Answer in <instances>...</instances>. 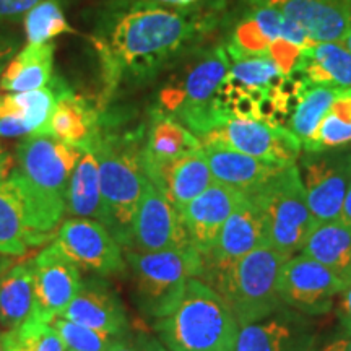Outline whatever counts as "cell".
I'll use <instances>...</instances> for the list:
<instances>
[{"mask_svg": "<svg viewBox=\"0 0 351 351\" xmlns=\"http://www.w3.org/2000/svg\"><path fill=\"white\" fill-rule=\"evenodd\" d=\"M218 25L219 12L208 8L104 5L90 36L101 67V109L106 111L122 86L145 85L195 54Z\"/></svg>", "mask_w": 351, "mask_h": 351, "instance_id": "cell-1", "label": "cell"}, {"mask_svg": "<svg viewBox=\"0 0 351 351\" xmlns=\"http://www.w3.org/2000/svg\"><path fill=\"white\" fill-rule=\"evenodd\" d=\"M145 129H122L116 114L103 112V132L95 153L99 166L103 218L122 247L130 244L132 228L148 178L143 168L142 150Z\"/></svg>", "mask_w": 351, "mask_h": 351, "instance_id": "cell-2", "label": "cell"}, {"mask_svg": "<svg viewBox=\"0 0 351 351\" xmlns=\"http://www.w3.org/2000/svg\"><path fill=\"white\" fill-rule=\"evenodd\" d=\"M168 351H234L241 326L217 289L189 280L173 311L153 322Z\"/></svg>", "mask_w": 351, "mask_h": 351, "instance_id": "cell-3", "label": "cell"}, {"mask_svg": "<svg viewBox=\"0 0 351 351\" xmlns=\"http://www.w3.org/2000/svg\"><path fill=\"white\" fill-rule=\"evenodd\" d=\"M65 204L41 194L19 169L0 181V254L20 257L54 239Z\"/></svg>", "mask_w": 351, "mask_h": 351, "instance_id": "cell-4", "label": "cell"}, {"mask_svg": "<svg viewBox=\"0 0 351 351\" xmlns=\"http://www.w3.org/2000/svg\"><path fill=\"white\" fill-rule=\"evenodd\" d=\"M124 252L134 302L152 322L171 313L189 280L204 274V257L194 247L158 252L125 249Z\"/></svg>", "mask_w": 351, "mask_h": 351, "instance_id": "cell-5", "label": "cell"}, {"mask_svg": "<svg viewBox=\"0 0 351 351\" xmlns=\"http://www.w3.org/2000/svg\"><path fill=\"white\" fill-rule=\"evenodd\" d=\"M289 257L262 244L230 269L205 276L204 282L217 289L234 313L239 326L265 319L282 307L278 278Z\"/></svg>", "mask_w": 351, "mask_h": 351, "instance_id": "cell-6", "label": "cell"}, {"mask_svg": "<svg viewBox=\"0 0 351 351\" xmlns=\"http://www.w3.org/2000/svg\"><path fill=\"white\" fill-rule=\"evenodd\" d=\"M187 129L205 145H217L282 166L296 165L302 145L287 127L243 119L210 104L191 119Z\"/></svg>", "mask_w": 351, "mask_h": 351, "instance_id": "cell-7", "label": "cell"}, {"mask_svg": "<svg viewBox=\"0 0 351 351\" xmlns=\"http://www.w3.org/2000/svg\"><path fill=\"white\" fill-rule=\"evenodd\" d=\"M247 197L261 213L267 244L287 257L300 254L317 221L307 205L298 165L285 166Z\"/></svg>", "mask_w": 351, "mask_h": 351, "instance_id": "cell-8", "label": "cell"}, {"mask_svg": "<svg viewBox=\"0 0 351 351\" xmlns=\"http://www.w3.org/2000/svg\"><path fill=\"white\" fill-rule=\"evenodd\" d=\"M230 67L231 59L225 44L197 52L195 59L184 67L181 75L173 77L161 88L156 108L181 119L189 112L210 106Z\"/></svg>", "mask_w": 351, "mask_h": 351, "instance_id": "cell-9", "label": "cell"}, {"mask_svg": "<svg viewBox=\"0 0 351 351\" xmlns=\"http://www.w3.org/2000/svg\"><path fill=\"white\" fill-rule=\"evenodd\" d=\"M52 244L88 275H124V247L98 219L67 218L57 228Z\"/></svg>", "mask_w": 351, "mask_h": 351, "instance_id": "cell-10", "label": "cell"}, {"mask_svg": "<svg viewBox=\"0 0 351 351\" xmlns=\"http://www.w3.org/2000/svg\"><path fill=\"white\" fill-rule=\"evenodd\" d=\"M296 165L315 221L339 219L351 184V147L304 152Z\"/></svg>", "mask_w": 351, "mask_h": 351, "instance_id": "cell-11", "label": "cell"}, {"mask_svg": "<svg viewBox=\"0 0 351 351\" xmlns=\"http://www.w3.org/2000/svg\"><path fill=\"white\" fill-rule=\"evenodd\" d=\"M343 287V280L302 252L283 263L278 278L282 304L309 317L330 313Z\"/></svg>", "mask_w": 351, "mask_h": 351, "instance_id": "cell-12", "label": "cell"}, {"mask_svg": "<svg viewBox=\"0 0 351 351\" xmlns=\"http://www.w3.org/2000/svg\"><path fill=\"white\" fill-rule=\"evenodd\" d=\"M82 150L49 135H33L16 145V169L49 199L64 202Z\"/></svg>", "mask_w": 351, "mask_h": 351, "instance_id": "cell-13", "label": "cell"}, {"mask_svg": "<svg viewBox=\"0 0 351 351\" xmlns=\"http://www.w3.org/2000/svg\"><path fill=\"white\" fill-rule=\"evenodd\" d=\"M33 271V320L51 324L64 314L82 287V270L52 241L29 258Z\"/></svg>", "mask_w": 351, "mask_h": 351, "instance_id": "cell-14", "label": "cell"}, {"mask_svg": "<svg viewBox=\"0 0 351 351\" xmlns=\"http://www.w3.org/2000/svg\"><path fill=\"white\" fill-rule=\"evenodd\" d=\"M192 247L181 213L152 181H147L135 213L129 251L158 252ZM125 251V249H124Z\"/></svg>", "mask_w": 351, "mask_h": 351, "instance_id": "cell-15", "label": "cell"}, {"mask_svg": "<svg viewBox=\"0 0 351 351\" xmlns=\"http://www.w3.org/2000/svg\"><path fill=\"white\" fill-rule=\"evenodd\" d=\"M319 339L309 315L282 306L265 319L241 327L234 351H317Z\"/></svg>", "mask_w": 351, "mask_h": 351, "instance_id": "cell-16", "label": "cell"}, {"mask_svg": "<svg viewBox=\"0 0 351 351\" xmlns=\"http://www.w3.org/2000/svg\"><path fill=\"white\" fill-rule=\"evenodd\" d=\"M62 317L114 339H124L132 333L124 302L104 276H83L82 287Z\"/></svg>", "mask_w": 351, "mask_h": 351, "instance_id": "cell-17", "label": "cell"}, {"mask_svg": "<svg viewBox=\"0 0 351 351\" xmlns=\"http://www.w3.org/2000/svg\"><path fill=\"white\" fill-rule=\"evenodd\" d=\"M262 244H267V239L261 213L254 202L244 195L223 225L212 251L204 256V274L200 280L230 269Z\"/></svg>", "mask_w": 351, "mask_h": 351, "instance_id": "cell-18", "label": "cell"}, {"mask_svg": "<svg viewBox=\"0 0 351 351\" xmlns=\"http://www.w3.org/2000/svg\"><path fill=\"white\" fill-rule=\"evenodd\" d=\"M103 109L98 101L77 93L64 80L57 95L47 135L82 152H95L103 132Z\"/></svg>", "mask_w": 351, "mask_h": 351, "instance_id": "cell-19", "label": "cell"}, {"mask_svg": "<svg viewBox=\"0 0 351 351\" xmlns=\"http://www.w3.org/2000/svg\"><path fill=\"white\" fill-rule=\"evenodd\" d=\"M62 78H52L49 85L25 93H0V137L20 138L47 135Z\"/></svg>", "mask_w": 351, "mask_h": 351, "instance_id": "cell-20", "label": "cell"}, {"mask_svg": "<svg viewBox=\"0 0 351 351\" xmlns=\"http://www.w3.org/2000/svg\"><path fill=\"white\" fill-rule=\"evenodd\" d=\"M243 197V192L236 189L213 182L207 191L202 192L181 210L189 241L202 257L212 251L223 225L238 207Z\"/></svg>", "mask_w": 351, "mask_h": 351, "instance_id": "cell-21", "label": "cell"}, {"mask_svg": "<svg viewBox=\"0 0 351 351\" xmlns=\"http://www.w3.org/2000/svg\"><path fill=\"white\" fill-rule=\"evenodd\" d=\"M202 148L200 140L182 122L160 108L152 109L142 150L148 181L155 182L171 163Z\"/></svg>", "mask_w": 351, "mask_h": 351, "instance_id": "cell-22", "label": "cell"}, {"mask_svg": "<svg viewBox=\"0 0 351 351\" xmlns=\"http://www.w3.org/2000/svg\"><path fill=\"white\" fill-rule=\"evenodd\" d=\"M204 153L215 182L236 189L244 195L252 194L271 176L285 168L282 165L269 163L217 145H205Z\"/></svg>", "mask_w": 351, "mask_h": 351, "instance_id": "cell-23", "label": "cell"}, {"mask_svg": "<svg viewBox=\"0 0 351 351\" xmlns=\"http://www.w3.org/2000/svg\"><path fill=\"white\" fill-rule=\"evenodd\" d=\"M54 54L52 43H26L3 70L0 90L3 93H25L49 85L54 78Z\"/></svg>", "mask_w": 351, "mask_h": 351, "instance_id": "cell-24", "label": "cell"}, {"mask_svg": "<svg viewBox=\"0 0 351 351\" xmlns=\"http://www.w3.org/2000/svg\"><path fill=\"white\" fill-rule=\"evenodd\" d=\"M213 182L212 171L202 148L171 163L153 184L168 197L171 204L181 213L189 202L207 191Z\"/></svg>", "mask_w": 351, "mask_h": 351, "instance_id": "cell-25", "label": "cell"}, {"mask_svg": "<svg viewBox=\"0 0 351 351\" xmlns=\"http://www.w3.org/2000/svg\"><path fill=\"white\" fill-rule=\"evenodd\" d=\"M295 72L309 86L326 85L341 90L351 88V52L340 43H317L302 51Z\"/></svg>", "mask_w": 351, "mask_h": 351, "instance_id": "cell-26", "label": "cell"}, {"mask_svg": "<svg viewBox=\"0 0 351 351\" xmlns=\"http://www.w3.org/2000/svg\"><path fill=\"white\" fill-rule=\"evenodd\" d=\"M301 252L322 263L343 282L351 278V226L340 218L317 223Z\"/></svg>", "mask_w": 351, "mask_h": 351, "instance_id": "cell-27", "label": "cell"}, {"mask_svg": "<svg viewBox=\"0 0 351 351\" xmlns=\"http://www.w3.org/2000/svg\"><path fill=\"white\" fill-rule=\"evenodd\" d=\"M65 215L69 218H90L98 221L103 218L99 166L95 152H83L70 176L65 192Z\"/></svg>", "mask_w": 351, "mask_h": 351, "instance_id": "cell-28", "label": "cell"}, {"mask_svg": "<svg viewBox=\"0 0 351 351\" xmlns=\"http://www.w3.org/2000/svg\"><path fill=\"white\" fill-rule=\"evenodd\" d=\"M33 314L32 263L13 262L0 276V332L21 326Z\"/></svg>", "mask_w": 351, "mask_h": 351, "instance_id": "cell-29", "label": "cell"}, {"mask_svg": "<svg viewBox=\"0 0 351 351\" xmlns=\"http://www.w3.org/2000/svg\"><path fill=\"white\" fill-rule=\"evenodd\" d=\"M341 91H343L341 88L335 86L313 85L301 96L300 103L289 117L288 129L300 140L302 148H306L307 143L313 140L320 121L324 119V116Z\"/></svg>", "mask_w": 351, "mask_h": 351, "instance_id": "cell-30", "label": "cell"}, {"mask_svg": "<svg viewBox=\"0 0 351 351\" xmlns=\"http://www.w3.org/2000/svg\"><path fill=\"white\" fill-rule=\"evenodd\" d=\"M351 147V88L333 101L304 152H324Z\"/></svg>", "mask_w": 351, "mask_h": 351, "instance_id": "cell-31", "label": "cell"}, {"mask_svg": "<svg viewBox=\"0 0 351 351\" xmlns=\"http://www.w3.org/2000/svg\"><path fill=\"white\" fill-rule=\"evenodd\" d=\"M25 33L29 44H44L57 36L77 32L69 23L60 0H43L25 16Z\"/></svg>", "mask_w": 351, "mask_h": 351, "instance_id": "cell-32", "label": "cell"}, {"mask_svg": "<svg viewBox=\"0 0 351 351\" xmlns=\"http://www.w3.org/2000/svg\"><path fill=\"white\" fill-rule=\"evenodd\" d=\"M2 345L5 351H67L51 324L33 319L12 330L2 332Z\"/></svg>", "mask_w": 351, "mask_h": 351, "instance_id": "cell-33", "label": "cell"}, {"mask_svg": "<svg viewBox=\"0 0 351 351\" xmlns=\"http://www.w3.org/2000/svg\"><path fill=\"white\" fill-rule=\"evenodd\" d=\"M270 44L271 41L263 34L254 16L245 12L243 19L232 28L225 47L231 62H234V60L247 59V57L269 56Z\"/></svg>", "mask_w": 351, "mask_h": 351, "instance_id": "cell-34", "label": "cell"}, {"mask_svg": "<svg viewBox=\"0 0 351 351\" xmlns=\"http://www.w3.org/2000/svg\"><path fill=\"white\" fill-rule=\"evenodd\" d=\"M228 78L247 88H270L282 82L283 75L269 56L247 57L231 62Z\"/></svg>", "mask_w": 351, "mask_h": 351, "instance_id": "cell-35", "label": "cell"}, {"mask_svg": "<svg viewBox=\"0 0 351 351\" xmlns=\"http://www.w3.org/2000/svg\"><path fill=\"white\" fill-rule=\"evenodd\" d=\"M51 326L59 333L67 351H109L114 340H116L114 337L80 326V324L72 322L62 315L52 320Z\"/></svg>", "mask_w": 351, "mask_h": 351, "instance_id": "cell-36", "label": "cell"}, {"mask_svg": "<svg viewBox=\"0 0 351 351\" xmlns=\"http://www.w3.org/2000/svg\"><path fill=\"white\" fill-rule=\"evenodd\" d=\"M302 51L304 49H301L296 44H291L285 41L283 38H278L270 44L269 57L276 64L280 73H282L283 77H288L291 75L298 65H300Z\"/></svg>", "mask_w": 351, "mask_h": 351, "instance_id": "cell-37", "label": "cell"}, {"mask_svg": "<svg viewBox=\"0 0 351 351\" xmlns=\"http://www.w3.org/2000/svg\"><path fill=\"white\" fill-rule=\"evenodd\" d=\"M161 341L147 333H130L124 339H116L109 351H158Z\"/></svg>", "mask_w": 351, "mask_h": 351, "instance_id": "cell-38", "label": "cell"}, {"mask_svg": "<svg viewBox=\"0 0 351 351\" xmlns=\"http://www.w3.org/2000/svg\"><path fill=\"white\" fill-rule=\"evenodd\" d=\"M39 2L43 0H0V23L7 25L23 20Z\"/></svg>", "mask_w": 351, "mask_h": 351, "instance_id": "cell-39", "label": "cell"}, {"mask_svg": "<svg viewBox=\"0 0 351 351\" xmlns=\"http://www.w3.org/2000/svg\"><path fill=\"white\" fill-rule=\"evenodd\" d=\"M21 49V43L19 34L8 28L7 25L0 23V78H2L3 70L10 62L12 57Z\"/></svg>", "mask_w": 351, "mask_h": 351, "instance_id": "cell-40", "label": "cell"}, {"mask_svg": "<svg viewBox=\"0 0 351 351\" xmlns=\"http://www.w3.org/2000/svg\"><path fill=\"white\" fill-rule=\"evenodd\" d=\"M280 38H283L285 41L291 44H296V46H300L301 49H311V47H314L315 44H317L307 36V33L301 28L300 25H296L295 21L285 19V16L282 21V29H280Z\"/></svg>", "mask_w": 351, "mask_h": 351, "instance_id": "cell-41", "label": "cell"}, {"mask_svg": "<svg viewBox=\"0 0 351 351\" xmlns=\"http://www.w3.org/2000/svg\"><path fill=\"white\" fill-rule=\"evenodd\" d=\"M337 309H339V319H340L341 328L351 332V278L345 282V287L341 289L339 296Z\"/></svg>", "mask_w": 351, "mask_h": 351, "instance_id": "cell-42", "label": "cell"}, {"mask_svg": "<svg viewBox=\"0 0 351 351\" xmlns=\"http://www.w3.org/2000/svg\"><path fill=\"white\" fill-rule=\"evenodd\" d=\"M317 351H351V332L341 328L340 333L317 348Z\"/></svg>", "mask_w": 351, "mask_h": 351, "instance_id": "cell-43", "label": "cell"}, {"mask_svg": "<svg viewBox=\"0 0 351 351\" xmlns=\"http://www.w3.org/2000/svg\"><path fill=\"white\" fill-rule=\"evenodd\" d=\"M13 168V160L12 155L5 150L2 143H0V181L8 178V174L12 173Z\"/></svg>", "mask_w": 351, "mask_h": 351, "instance_id": "cell-44", "label": "cell"}, {"mask_svg": "<svg viewBox=\"0 0 351 351\" xmlns=\"http://www.w3.org/2000/svg\"><path fill=\"white\" fill-rule=\"evenodd\" d=\"M132 3H158V5L168 7V0H108L106 5L124 7V5H132Z\"/></svg>", "mask_w": 351, "mask_h": 351, "instance_id": "cell-45", "label": "cell"}, {"mask_svg": "<svg viewBox=\"0 0 351 351\" xmlns=\"http://www.w3.org/2000/svg\"><path fill=\"white\" fill-rule=\"evenodd\" d=\"M340 219L346 225L351 226V184L348 187V192H346L343 205H341V213H340Z\"/></svg>", "mask_w": 351, "mask_h": 351, "instance_id": "cell-46", "label": "cell"}, {"mask_svg": "<svg viewBox=\"0 0 351 351\" xmlns=\"http://www.w3.org/2000/svg\"><path fill=\"white\" fill-rule=\"evenodd\" d=\"M15 262L13 261L12 257H8V256H2V254H0V276L3 275V271H5L8 267L12 265V263Z\"/></svg>", "mask_w": 351, "mask_h": 351, "instance_id": "cell-47", "label": "cell"}, {"mask_svg": "<svg viewBox=\"0 0 351 351\" xmlns=\"http://www.w3.org/2000/svg\"><path fill=\"white\" fill-rule=\"evenodd\" d=\"M340 43L343 44L346 49H348V51L351 52V26H350V29H348V32H346V34H345L343 39H341Z\"/></svg>", "mask_w": 351, "mask_h": 351, "instance_id": "cell-48", "label": "cell"}, {"mask_svg": "<svg viewBox=\"0 0 351 351\" xmlns=\"http://www.w3.org/2000/svg\"><path fill=\"white\" fill-rule=\"evenodd\" d=\"M0 351H5V348H3L2 345V332H0Z\"/></svg>", "mask_w": 351, "mask_h": 351, "instance_id": "cell-49", "label": "cell"}, {"mask_svg": "<svg viewBox=\"0 0 351 351\" xmlns=\"http://www.w3.org/2000/svg\"><path fill=\"white\" fill-rule=\"evenodd\" d=\"M158 351H168V350H166V348H165V346H163V345H161V346H160V350H158Z\"/></svg>", "mask_w": 351, "mask_h": 351, "instance_id": "cell-50", "label": "cell"}]
</instances>
